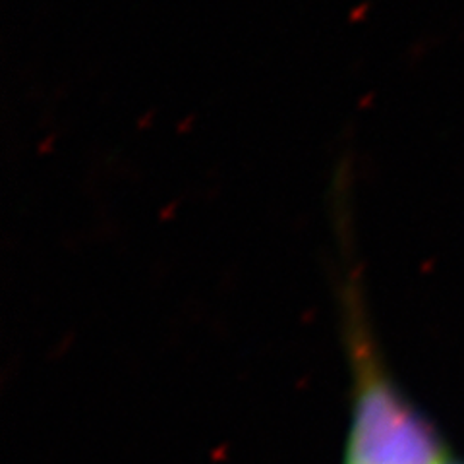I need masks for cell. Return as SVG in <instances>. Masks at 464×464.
Listing matches in <instances>:
<instances>
[{
  "label": "cell",
  "mask_w": 464,
  "mask_h": 464,
  "mask_svg": "<svg viewBox=\"0 0 464 464\" xmlns=\"http://www.w3.org/2000/svg\"><path fill=\"white\" fill-rule=\"evenodd\" d=\"M447 464H455V462H451V460H449V462H447Z\"/></svg>",
  "instance_id": "cell-2"
},
{
  "label": "cell",
  "mask_w": 464,
  "mask_h": 464,
  "mask_svg": "<svg viewBox=\"0 0 464 464\" xmlns=\"http://www.w3.org/2000/svg\"><path fill=\"white\" fill-rule=\"evenodd\" d=\"M339 300L353 370L351 422L341 464H447L438 431L385 372L356 273L343 277Z\"/></svg>",
  "instance_id": "cell-1"
}]
</instances>
